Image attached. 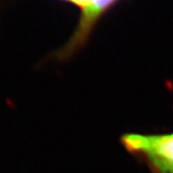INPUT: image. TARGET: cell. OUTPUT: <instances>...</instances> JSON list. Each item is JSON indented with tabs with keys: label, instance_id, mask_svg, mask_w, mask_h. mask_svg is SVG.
Wrapping results in <instances>:
<instances>
[{
	"label": "cell",
	"instance_id": "obj_2",
	"mask_svg": "<svg viewBox=\"0 0 173 173\" xmlns=\"http://www.w3.org/2000/svg\"><path fill=\"white\" fill-rule=\"evenodd\" d=\"M118 0H97L89 7L82 10V17L79 19L77 26L74 30L73 36L68 43L58 52V56L63 58H68L74 51L79 49L89 38L94 25L97 23L100 17L116 3Z\"/></svg>",
	"mask_w": 173,
	"mask_h": 173
},
{
	"label": "cell",
	"instance_id": "obj_1",
	"mask_svg": "<svg viewBox=\"0 0 173 173\" xmlns=\"http://www.w3.org/2000/svg\"><path fill=\"white\" fill-rule=\"evenodd\" d=\"M122 143L127 151L141 157L153 173H173V133H127Z\"/></svg>",
	"mask_w": 173,
	"mask_h": 173
},
{
	"label": "cell",
	"instance_id": "obj_3",
	"mask_svg": "<svg viewBox=\"0 0 173 173\" xmlns=\"http://www.w3.org/2000/svg\"><path fill=\"white\" fill-rule=\"evenodd\" d=\"M67 1H70L72 3H74L75 5H77L80 10H85V8L89 7L91 4H93L95 1L97 0H67Z\"/></svg>",
	"mask_w": 173,
	"mask_h": 173
}]
</instances>
